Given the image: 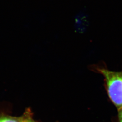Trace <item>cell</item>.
<instances>
[{
    "instance_id": "1",
    "label": "cell",
    "mask_w": 122,
    "mask_h": 122,
    "mask_svg": "<svg viewBox=\"0 0 122 122\" xmlns=\"http://www.w3.org/2000/svg\"><path fill=\"white\" fill-rule=\"evenodd\" d=\"M97 70L105 78L108 96L118 109L122 108V71H113L105 68Z\"/></svg>"
},
{
    "instance_id": "2",
    "label": "cell",
    "mask_w": 122,
    "mask_h": 122,
    "mask_svg": "<svg viewBox=\"0 0 122 122\" xmlns=\"http://www.w3.org/2000/svg\"><path fill=\"white\" fill-rule=\"evenodd\" d=\"M0 122H37L34 120L30 109L25 110L21 116L15 117L7 114H0Z\"/></svg>"
},
{
    "instance_id": "3",
    "label": "cell",
    "mask_w": 122,
    "mask_h": 122,
    "mask_svg": "<svg viewBox=\"0 0 122 122\" xmlns=\"http://www.w3.org/2000/svg\"><path fill=\"white\" fill-rule=\"evenodd\" d=\"M118 122H122V108L118 110Z\"/></svg>"
}]
</instances>
